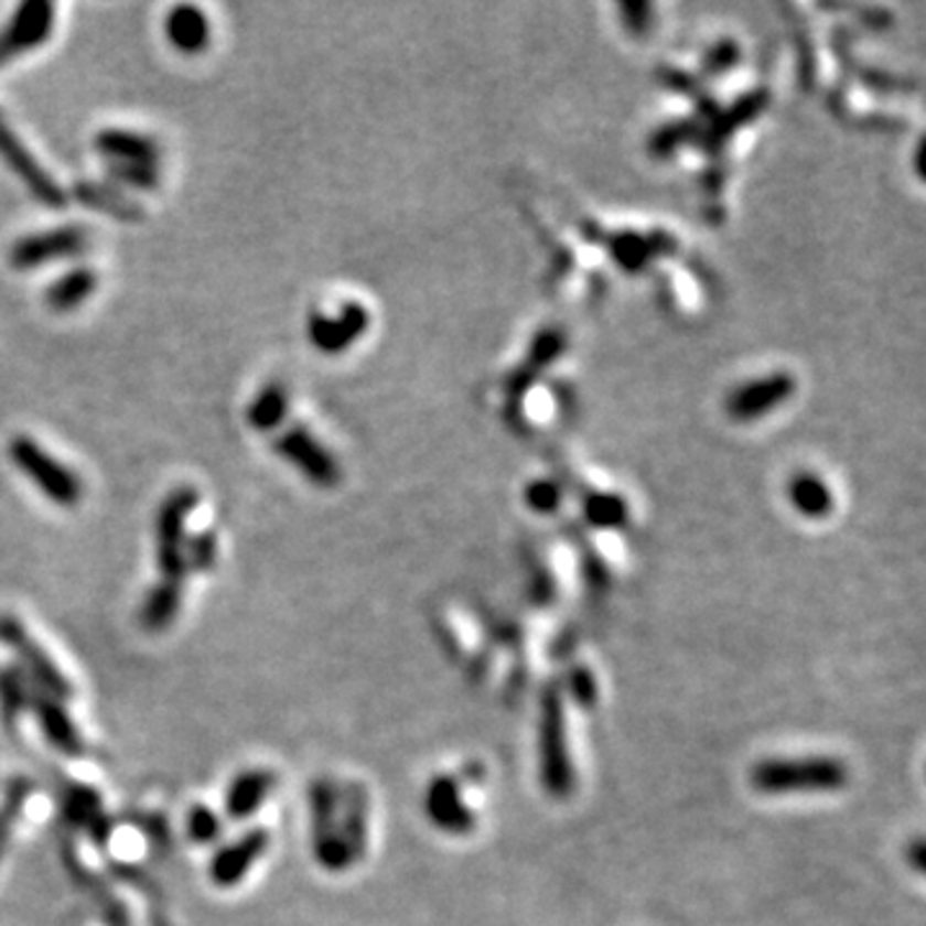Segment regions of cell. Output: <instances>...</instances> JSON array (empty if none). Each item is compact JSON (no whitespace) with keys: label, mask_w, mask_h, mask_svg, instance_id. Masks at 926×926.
<instances>
[{"label":"cell","mask_w":926,"mask_h":926,"mask_svg":"<svg viewBox=\"0 0 926 926\" xmlns=\"http://www.w3.org/2000/svg\"><path fill=\"white\" fill-rule=\"evenodd\" d=\"M847 783L849 769L837 756H785L764 760L752 769V787L762 795L837 793Z\"/></svg>","instance_id":"cell-2"},{"label":"cell","mask_w":926,"mask_h":926,"mask_svg":"<svg viewBox=\"0 0 926 926\" xmlns=\"http://www.w3.org/2000/svg\"><path fill=\"white\" fill-rule=\"evenodd\" d=\"M266 849V837L260 831L247 833V837L237 839L232 847H224L219 854L214 857L212 862V877L219 885H235L239 877L250 870V864L258 860Z\"/></svg>","instance_id":"cell-16"},{"label":"cell","mask_w":926,"mask_h":926,"mask_svg":"<svg viewBox=\"0 0 926 926\" xmlns=\"http://www.w3.org/2000/svg\"><path fill=\"white\" fill-rule=\"evenodd\" d=\"M8 455H11L13 466L21 471L23 476H29L39 489L44 492L46 499H52L54 505L60 507H73L83 497V482L77 474L65 463L52 459L50 453L44 451L36 440L26 435H19L11 440L8 445Z\"/></svg>","instance_id":"cell-4"},{"label":"cell","mask_w":926,"mask_h":926,"mask_svg":"<svg viewBox=\"0 0 926 926\" xmlns=\"http://www.w3.org/2000/svg\"><path fill=\"white\" fill-rule=\"evenodd\" d=\"M98 286V276L93 273L90 268H75L69 273L60 276L50 289H46V304H50L54 312L65 314L73 312L75 306H80L83 301L93 297Z\"/></svg>","instance_id":"cell-18"},{"label":"cell","mask_w":926,"mask_h":926,"mask_svg":"<svg viewBox=\"0 0 926 926\" xmlns=\"http://www.w3.org/2000/svg\"><path fill=\"white\" fill-rule=\"evenodd\" d=\"M368 324L370 314L360 301H343L337 314L314 312L309 316V340L320 353L340 355L366 335Z\"/></svg>","instance_id":"cell-10"},{"label":"cell","mask_w":926,"mask_h":926,"mask_svg":"<svg viewBox=\"0 0 926 926\" xmlns=\"http://www.w3.org/2000/svg\"><path fill=\"white\" fill-rule=\"evenodd\" d=\"M108 177L119 185L139 191H154L158 189V168L154 165H139V162H111L108 165Z\"/></svg>","instance_id":"cell-22"},{"label":"cell","mask_w":926,"mask_h":926,"mask_svg":"<svg viewBox=\"0 0 926 926\" xmlns=\"http://www.w3.org/2000/svg\"><path fill=\"white\" fill-rule=\"evenodd\" d=\"M177 605H181V584L160 582L144 602L142 623L152 631L165 628V625H170V621L175 617Z\"/></svg>","instance_id":"cell-21"},{"label":"cell","mask_w":926,"mask_h":926,"mask_svg":"<svg viewBox=\"0 0 926 926\" xmlns=\"http://www.w3.org/2000/svg\"><path fill=\"white\" fill-rule=\"evenodd\" d=\"M73 196L80 201L83 206L93 208V212H100L106 216H114V219L123 222H137L142 219V208H139L134 201H129L121 191H116L114 185L96 183V181H80L73 185Z\"/></svg>","instance_id":"cell-17"},{"label":"cell","mask_w":926,"mask_h":926,"mask_svg":"<svg viewBox=\"0 0 926 926\" xmlns=\"http://www.w3.org/2000/svg\"><path fill=\"white\" fill-rule=\"evenodd\" d=\"M93 144L111 162H139V165L158 168L160 144L150 134H139V131L129 129H104L98 131Z\"/></svg>","instance_id":"cell-14"},{"label":"cell","mask_w":926,"mask_h":926,"mask_svg":"<svg viewBox=\"0 0 926 926\" xmlns=\"http://www.w3.org/2000/svg\"><path fill=\"white\" fill-rule=\"evenodd\" d=\"M795 394L798 378L785 368H772L733 386L725 397V412L736 424H754L777 414V409H785Z\"/></svg>","instance_id":"cell-3"},{"label":"cell","mask_w":926,"mask_h":926,"mask_svg":"<svg viewBox=\"0 0 926 926\" xmlns=\"http://www.w3.org/2000/svg\"><path fill=\"white\" fill-rule=\"evenodd\" d=\"M0 158H3L6 165L21 177L23 185H26L29 193L36 201H42V204L50 208H65L67 196L65 191H62V185H57V181L39 165L34 154L21 144V139L15 137L11 127L6 123L3 114H0Z\"/></svg>","instance_id":"cell-9"},{"label":"cell","mask_w":926,"mask_h":926,"mask_svg":"<svg viewBox=\"0 0 926 926\" xmlns=\"http://www.w3.org/2000/svg\"><path fill=\"white\" fill-rule=\"evenodd\" d=\"M286 409H289V391L283 384L270 381L258 391V397L247 407V422L255 430H273L283 422Z\"/></svg>","instance_id":"cell-19"},{"label":"cell","mask_w":926,"mask_h":926,"mask_svg":"<svg viewBox=\"0 0 926 926\" xmlns=\"http://www.w3.org/2000/svg\"><path fill=\"white\" fill-rule=\"evenodd\" d=\"M54 26V6L44 0H29L15 8L11 21L0 31V65L19 57L23 52L36 50L46 42Z\"/></svg>","instance_id":"cell-11"},{"label":"cell","mask_w":926,"mask_h":926,"mask_svg":"<svg viewBox=\"0 0 926 926\" xmlns=\"http://www.w3.org/2000/svg\"><path fill=\"white\" fill-rule=\"evenodd\" d=\"M214 556L216 538L212 530L198 532V536L185 540V563H189L191 569H208L214 563Z\"/></svg>","instance_id":"cell-23"},{"label":"cell","mask_w":926,"mask_h":926,"mask_svg":"<svg viewBox=\"0 0 926 926\" xmlns=\"http://www.w3.org/2000/svg\"><path fill=\"white\" fill-rule=\"evenodd\" d=\"M787 502L806 520H823L837 509V492L823 471L806 469L795 471V476L787 482Z\"/></svg>","instance_id":"cell-13"},{"label":"cell","mask_w":926,"mask_h":926,"mask_svg":"<svg viewBox=\"0 0 926 926\" xmlns=\"http://www.w3.org/2000/svg\"><path fill=\"white\" fill-rule=\"evenodd\" d=\"M90 245V235L77 224H67V227H57L50 232H36V235H26L15 239L11 252H8V260L15 270H31L39 268L42 262L60 260V258H75V255H83Z\"/></svg>","instance_id":"cell-8"},{"label":"cell","mask_w":926,"mask_h":926,"mask_svg":"<svg viewBox=\"0 0 926 926\" xmlns=\"http://www.w3.org/2000/svg\"><path fill=\"white\" fill-rule=\"evenodd\" d=\"M191 837L198 839V841H208L216 837V831H219V823H216V818L212 810L206 808H196L191 814Z\"/></svg>","instance_id":"cell-24"},{"label":"cell","mask_w":926,"mask_h":926,"mask_svg":"<svg viewBox=\"0 0 926 926\" xmlns=\"http://www.w3.org/2000/svg\"><path fill=\"white\" fill-rule=\"evenodd\" d=\"M540 779L556 798L571 793L574 787V767L567 744V718L559 692H548L540 713Z\"/></svg>","instance_id":"cell-6"},{"label":"cell","mask_w":926,"mask_h":926,"mask_svg":"<svg viewBox=\"0 0 926 926\" xmlns=\"http://www.w3.org/2000/svg\"><path fill=\"white\" fill-rule=\"evenodd\" d=\"M165 31L170 44L183 54H198L208 46L212 39V26L208 19L198 11L196 6H177L170 11L165 21Z\"/></svg>","instance_id":"cell-15"},{"label":"cell","mask_w":926,"mask_h":926,"mask_svg":"<svg viewBox=\"0 0 926 926\" xmlns=\"http://www.w3.org/2000/svg\"><path fill=\"white\" fill-rule=\"evenodd\" d=\"M276 451L281 453V459L293 463L304 474V478H309L314 486H322V489H332L343 478V469H340L335 455L304 424H293V428L286 430L278 438Z\"/></svg>","instance_id":"cell-7"},{"label":"cell","mask_w":926,"mask_h":926,"mask_svg":"<svg viewBox=\"0 0 926 926\" xmlns=\"http://www.w3.org/2000/svg\"><path fill=\"white\" fill-rule=\"evenodd\" d=\"M569 353L567 327L540 324L492 381L494 407L520 435H536L561 422L571 394V384L563 378Z\"/></svg>","instance_id":"cell-1"},{"label":"cell","mask_w":926,"mask_h":926,"mask_svg":"<svg viewBox=\"0 0 926 926\" xmlns=\"http://www.w3.org/2000/svg\"><path fill=\"white\" fill-rule=\"evenodd\" d=\"M424 814L440 831L455 833V837L474 829V814L466 808L459 785L451 777H438L435 783H430L424 793Z\"/></svg>","instance_id":"cell-12"},{"label":"cell","mask_w":926,"mask_h":926,"mask_svg":"<svg viewBox=\"0 0 926 926\" xmlns=\"http://www.w3.org/2000/svg\"><path fill=\"white\" fill-rule=\"evenodd\" d=\"M198 505V492L193 486H177L162 499L158 509V520H154V532H158V563L162 571V582L183 584L185 571V520Z\"/></svg>","instance_id":"cell-5"},{"label":"cell","mask_w":926,"mask_h":926,"mask_svg":"<svg viewBox=\"0 0 926 926\" xmlns=\"http://www.w3.org/2000/svg\"><path fill=\"white\" fill-rule=\"evenodd\" d=\"M270 790V777L266 772H243L227 793V808L235 818H245L260 808V800Z\"/></svg>","instance_id":"cell-20"}]
</instances>
